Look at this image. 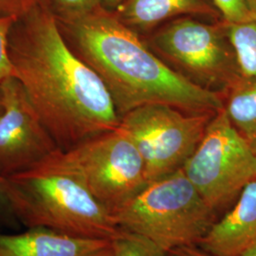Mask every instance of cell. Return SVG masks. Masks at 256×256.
Instances as JSON below:
<instances>
[{
	"label": "cell",
	"mask_w": 256,
	"mask_h": 256,
	"mask_svg": "<svg viewBox=\"0 0 256 256\" xmlns=\"http://www.w3.org/2000/svg\"><path fill=\"white\" fill-rule=\"evenodd\" d=\"M9 54L14 77L60 150L119 128L106 84L68 46L42 2L14 22Z\"/></svg>",
	"instance_id": "obj_1"
},
{
	"label": "cell",
	"mask_w": 256,
	"mask_h": 256,
	"mask_svg": "<svg viewBox=\"0 0 256 256\" xmlns=\"http://www.w3.org/2000/svg\"><path fill=\"white\" fill-rule=\"evenodd\" d=\"M57 22L68 46L106 84L120 119L146 104H168L189 113H216L224 108L222 93L169 66L114 12L102 7Z\"/></svg>",
	"instance_id": "obj_2"
},
{
	"label": "cell",
	"mask_w": 256,
	"mask_h": 256,
	"mask_svg": "<svg viewBox=\"0 0 256 256\" xmlns=\"http://www.w3.org/2000/svg\"><path fill=\"white\" fill-rule=\"evenodd\" d=\"M9 210L30 228L112 241L124 230L70 174L36 166L7 178Z\"/></svg>",
	"instance_id": "obj_3"
},
{
	"label": "cell",
	"mask_w": 256,
	"mask_h": 256,
	"mask_svg": "<svg viewBox=\"0 0 256 256\" xmlns=\"http://www.w3.org/2000/svg\"><path fill=\"white\" fill-rule=\"evenodd\" d=\"M120 228L166 252L198 246L218 218L180 169L146 186L113 214Z\"/></svg>",
	"instance_id": "obj_4"
},
{
	"label": "cell",
	"mask_w": 256,
	"mask_h": 256,
	"mask_svg": "<svg viewBox=\"0 0 256 256\" xmlns=\"http://www.w3.org/2000/svg\"><path fill=\"white\" fill-rule=\"evenodd\" d=\"M36 166L74 176L112 216L148 183L142 156L119 128L58 149Z\"/></svg>",
	"instance_id": "obj_5"
},
{
	"label": "cell",
	"mask_w": 256,
	"mask_h": 256,
	"mask_svg": "<svg viewBox=\"0 0 256 256\" xmlns=\"http://www.w3.org/2000/svg\"><path fill=\"white\" fill-rule=\"evenodd\" d=\"M182 169L220 218L256 176V162L250 142L232 126L222 108L214 115Z\"/></svg>",
	"instance_id": "obj_6"
},
{
	"label": "cell",
	"mask_w": 256,
	"mask_h": 256,
	"mask_svg": "<svg viewBox=\"0 0 256 256\" xmlns=\"http://www.w3.org/2000/svg\"><path fill=\"white\" fill-rule=\"evenodd\" d=\"M216 113H189L168 104H146L120 119L119 129L137 147L147 182L182 169Z\"/></svg>",
	"instance_id": "obj_7"
},
{
	"label": "cell",
	"mask_w": 256,
	"mask_h": 256,
	"mask_svg": "<svg viewBox=\"0 0 256 256\" xmlns=\"http://www.w3.org/2000/svg\"><path fill=\"white\" fill-rule=\"evenodd\" d=\"M151 44L192 82L224 93L240 79L225 22L208 24L180 18L160 28Z\"/></svg>",
	"instance_id": "obj_8"
},
{
	"label": "cell",
	"mask_w": 256,
	"mask_h": 256,
	"mask_svg": "<svg viewBox=\"0 0 256 256\" xmlns=\"http://www.w3.org/2000/svg\"><path fill=\"white\" fill-rule=\"evenodd\" d=\"M4 112L0 117V174L9 178L42 162L59 148L23 86L14 76L0 82Z\"/></svg>",
	"instance_id": "obj_9"
},
{
	"label": "cell",
	"mask_w": 256,
	"mask_h": 256,
	"mask_svg": "<svg viewBox=\"0 0 256 256\" xmlns=\"http://www.w3.org/2000/svg\"><path fill=\"white\" fill-rule=\"evenodd\" d=\"M256 244V176L198 245L214 256H238Z\"/></svg>",
	"instance_id": "obj_10"
},
{
	"label": "cell",
	"mask_w": 256,
	"mask_h": 256,
	"mask_svg": "<svg viewBox=\"0 0 256 256\" xmlns=\"http://www.w3.org/2000/svg\"><path fill=\"white\" fill-rule=\"evenodd\" d=\"M111 244L110 240L75 238L46 228L19 234H0V256H86Z\"/></svg>",
	"instance_id": "obj_11"
},
{
	"label": "cell",
	"mask_w": 256,
	"mask_h": 256,
	"mask_svg": "<svg viewBox=\"0 0 256 256\" xmlns=\"http://www.w3.org/2000/svg\"><path fill=\"white\" fill-rule=\"evenodd\" d=\"M114 12L128 27L144 32L182 16H220L206 0H124Z\"/></svg>",
	"instance_id": "obj_12"
},
{
	"label": "cell",
	"mask_w": 256,
	"mask_h": 256,
	"mask_svg": "<svg viewBox=\"0 0 256 256\" xmlns=\"http://www.w3.org/2000/svg\"><path fill=\"white\" fill-rule=\"evenodd\" d=\"M223 98L230 124L250 142L256 137V79H238Z\"/></svg>",
	"instance_id": "obj_13"
},
{
	"label": "cell",
	"mask_w": 256,
	"mask_h": 256,
	"mask_svg": "<svg viewBox=\"0 0 256 256\" xmlns=\"http://www.w3.org/2000/svg\"><path fill=\"white\" fill-rule=\"evenodd\" d=\"M227 36L234 50L242 79H256V16L240 23H226Z\"/></svg>",
	"instance_id": "obj_14"
},
{
	"label": "cell",
	"mask_w": 256,
	"mask_h": 256,
	"mask_svg": "<svg viewBox=\"0 0 256 256\" xmlns=\"http://www.w3.org/2000/svg\"><path fill=\"white\" fill-rule=\"evenodd\" d=\"M113 256H169V252L149 239L124 230L111 241Z\"/></svg>",
	"instance_id": "obj_15"
},
{
	"label": "cell",
	"mask_w": 256,
	"mask_h": 256,
	"mask_svg": "<svg viewBox=\"0 0 256 256\" xmlns=\"http://www.w3.org/2000/svg\"><path fill=\"white\" fill-rule=\"evenodd\" d=\"M57 20L78 18L102 8V0H41Z\"/></svg>",
	"instance_id": "obj_16"
},
{
	"label": "cell",
	"mask_w": 256,
	"mask_h": 256,
	"mask_svg": "<svg viewBox=\"0 0 256 256\" xmlns=\"http://www.w3.org/2000/svg\"><path fill=\"white\" fill-rule=\"evenodd\" d=\"M218 10L222 21L240 23L254 18L256 16L248 6L247 0H210Z\"/></svg>",
	"instance_id": "obj_17"
},
{
	"label": "cell",
	"mask_w": 256,
	"mask_h": 256,
	"mask_svg": "<svg viewBox=\"0 0 256 256\" xmlns=\"http://www.w3.org/2000/svg\"><path fill=\"white\" fill-rule=\"evenodd\" d=\"M14 16H0V82L14 76L9 54V37L14 22Z\"/></svg>",
	"instance_id": "obj_18"
},
{
	"label": "cell",
	"mask_w": 256,
	"mask_h": 256,
	"mask_svg": "<svg viewBox=\"0 0 256 256\" xmlns=\"http://www.w3.org/2000/svg\"><path fill=\"white\" fill-rule=\"evenodd\" d=\"M40 2L41 0H0V16L18 18Z\"/></svg>",
	"instance_id": "obj_19"
},
{
	"label": "cell",
	"mask_w": 256,
	"mask_h": 256,
	"mask_svg": "<svg viewBox=\"0 0 256 256\" xmlns=\"http://www.w3.org/2000/svg\"><path fill=\"white\" fill-rule=\"evenodd\" d=\"M169 256H214L203 250L198 246H185L169 252Z\"/></svg>",
	"instance_id": "obj_20"
},
{
	"label": "cell",
	"mask_w": 256,
	"mask_h": 256,
	"mask_svg": "<svg viewBox=\"0 0 256 256\" xmlns=\"http://www.w3.org/2000/svg\"><path fill=\"white\" fill-rule=\"evenodd\" d=\"M7 178H4L0 174V208L6 207L9 209L8 198H7Z\"/></svg>",
	"instance_id": "obj_21"
},
{
	"label": "cell",
	"mask_w": 256,
	"mask_h": 256,
	"mask_svg": "<svg viewBox=\"0 0 256 256\" xmlns=\"http://www.w3.org/2000/svg\"><path fill=\"white\" fill-rule=\"evenodd\" d=\"M124 0H102V6L110 12H115Z\"/></svg>",
	"instance_id": "obj_22"
},
{
	"label": "cell",
	"mask_w": 256,
	"mask_h": 256,
	"mask_svg": "<svg viewBox=\"0 0 256 256\" xmlns=\"http://www.w3.org/2000/svg\"><path fill=\"white\" fill-rule=\"evenodd\" d=\"M86 256H113V250H112V247L111 244L108 247L104 248L102 250H99L93 254H90Z\"/></svg>",
	"instance_id": "obj_23"
},
{
	"label": "cell",
	"mask_w": 256,
	"mask_h": 256,
	"mask_svg": "<svg viewBox=\"0 0 256 256\" xmlns=\"http://www.w3.org/2000/svg\"><path fill=\"white\" fill-rule=\"evenodd\" d=\"M238 256H256V244L248 248L245 252H243Z\"/></svg>",
	"instance_id": "obj_24"
},
{
	"label": "cell",
	"mask_w": 256,
	"mask_h": 256,
	"mask_svg": "<svg viewBox=\"0 0 256 256\" xmlns=\"http://www.w3.org/2000/svg\"><path fill=\"white\" fill-rule=\"evenodd\" d=\"M4 112V94H3V90L2 88L0 86V117Z\"/></svg>",
	"instance_id": "obj_25"
},
{
	"label": "cell",
	"mask_w": 256,
	"mask_h": 256,
	"mask_svg": "<svg viewBox=\"0 0 256 256\" xmlns=\"http://www.w3.org/2000/svg\"><path fill=\"white\" fill-rule=\"evenodd\" d=\"M247 3L252 12L256 16V0H247Z\"/></svg>",
	"instance_id": "obj_26"
},
{
	"label": "cell",
	"mask_w": 256,
	"mask_h": 256,
	"mask_svg": "<svg viewBox=\"0 0 256 256\" xmlns=\"http://www.w3.org/2000/svg\"><path fill=\"white\" fill-rule=\"evenodd\" d=\"M250 146L252 152V154H254V156L256 162V137L250 142Z\"/></svg>",
	"instance_id": "obj_27"
}]
</instances>
